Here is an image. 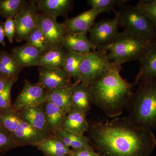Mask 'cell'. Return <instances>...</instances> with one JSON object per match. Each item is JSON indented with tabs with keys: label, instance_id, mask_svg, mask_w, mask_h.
Returning <instances> with one entry per match:
<instances>
[{
	"label": "cell",
	"instance_id": "obj_1",
	"mask_svg": "<svg viewBox=\"0 0 156 156\" xmlns=\"http://www.w3.org/2000/svg\"><path fill=\"white\" fill-rule=\"evenodd\" d=\"M89 131L90 144L101 156H151L156 146L152 130L128 116L93 122Z\"/></svg>",
	"mask_w": 156,
	"mask_h": 156
},
{
	"label": "cell",
	"instance_id": "obj_2",
	"mask_svg": "<svg viewBox=\"0 0 156 156\" xmlns=\"http://www.w3.org/2000/svg\"><path fill=\"white\" fill-rule=\"evenodd\" d=\"M121 69V65L114 64L90 85L92 103L112 118L122 114L134 93V84L122 77Z\"/></svg>",
	"mask_w": 156,
	"mask_h": 156
},
{
	"label": "cell",
	"instance_id": "obj_3",
	"mask_svg": "<svg viewBox=\"0 0 156 156\" xmlns=\"http://www.w3.org/2000/svg\"><path fill=\"white\" fill-rule=\"evenodd\" d=\"M127 106L128 117L135 124L147 129H156V79L140 81Z\"/></svg>",
	"mask_w": 156,
	"mask_h": 156
},
{
	"label": "cell",
	"instance_id": "obj_4",
	"mask_svg": "<svg viewBox=\"0 0 156 156\" xmlns=\"http://www.w3.org/2000/svg\"><path fill=\"white\" fill-rule=\"evenodd\" d=\"M153 41L144 40L124 30L110 44L97 50H105L111 62L122 65L139 60Z\"/></svg>",
	"mask_w": 156,
	"mask_h": 156
},
{
	"label": "cell",
	"instance_id": "obj_5",
	"mask_svg": "<svg viewBox=\"0 0 156 156\" xmlns=\"http://www.w3.org/2000/svg\"><path fill=\"white\" fill-rule=\"evenodd\" d=\"M119 11V25L130 34L147 40L156 39L154 25L136 6H120Z\"/></svg>",
	"mask_w": 156,
	"mask_h": 156
},
{
	"label": "cell",
	"instance_id": "obj_6",
	"mask_svg": "<svg viewBox=\"0 0 156 156\" xmlns=\"http://www.w3.org/2000/svg\"><path fill=\"white\" fill-rule=\"evenodd\" d=\"M114 64L108 60L105 50L92 51L85 56L82 60L76 82H82L90 86Z\"/></svg>",
	"mask_w": 156,
	"mask_h": 156
},
{
	"label": "cell",
	"instance_id": "obj_7",
	"mask_svg": "<svg viewBox=\"0 0 156 156\" xmlns=\"http://www.w3.org/2000/svg\"><path fill=\"white\" fill-rule=\"evenodd\" d=\"M48 92L39 82L24 81V86L17 96L12 108L20 112L25 109L43 105L48 100Z\"/></svg>",
	"mask_w": 156,
	"mask_h": 156
},
{
	"label": "cell",
	"instance_id": "obj_8",
	"mask_svg": "<svg viewBox=\"0 0 156 156\" xmlns=\"http://www.w3.org/2000/svg\"><path fill=\"white\" fill-rule=\"evenodd\" d=\"M119 11L112 19L100 20L95 23L89 30V40L96 50L103 48L112 42L119 34Z\"/></svg>",
	"mask_w": 156,
	"mask_h": 156
},
{
	"label": "cell",
	"instance_id": "obj_9",
	"mask_svg": "<svg viewBox=\"0 0 156 156\" xmlns=\"http://www.w3.org/2000/svg\"><path fill=\"white\" fill-rule=\"evenodd\" d=\"M34 1H27L22 11L14 20L16 24L15 39L26 41L30 34L37 27L40 14Z\"/></svg>",
	"mask_w": 156,
	"mask_h": 156
},
{
	"label": "cell",
	"instance_id": "obj_10",
	"mask_svg": "<svg viewBox=\"0 0 156 156\" xmlns=\"http://www.w3.org/2000/svg\"><path fill=\"white\" fill-rule=\"evenodd\" d=\"M37 27L44 36L49 49L62 47L66 32L62 23H59L52 17L40 14Z\"/></svg>",
	"mask_w": 156,
	"mask_h": 156
},
{
	"label": "cell",
	"instance_id": "obj_11",
	"mask_svg": "<svg viewBox=\"0 0 156 156\" xmlns=\"http://www.w3.org/2000/svg\"><path fill=\"white\" fill-rule=\"evenodd\" d=\"M105 12L103 10L91 8L76 17L66 20L62 23L66 32L75 34H87L99 14Z\"/></svg>",
	"mask_w": 156,
	"mask_h": 156
},
{
	"label": "cell",
	"instance_id": "obj_12",
	"mask_svg": "<svg viewBox=\"0 0 156 156\" xmlns=\"http://www.w3.org/2000/svg\"><path fill=\"white\" fill-rule=\"evenodd\" d=\"M12 135L14 142L18 147L27 145L36 147L50 136L37 130L22 119Z\"/></svg>",
	"mask_w": 156,
	"mask_h": 156
},
{
	"label": "cell",
	"instance_id": "obj_13",
	"mask_svg": "<svg viewBox=\"0 0 156 156\" xmlns=\"http://www.w3.org/2000/svg\"><path fill=\"white\" fill-rule=\"evenodd\" d=\"M39 83L48 92L71 85V77L62 68H41L39 71Z\"/></svg>",
	"mask_w": 156,
	"mask_h": 156
},
{
	"label": "cell",
	"instance_id": "obj_14",
	"mask_svg": "<svg viewBox=\"0 0 156 156\" xmlns=\"http://www.w3.org/2000/svg\"><path fill=\"white\" fill-rule=\"evenodd\" d=\"M140 66L134 85L145 79H156V39L151 42L139 60Z\"/></svg>",
	"mask_w": 156,
	"mask_h": 156
},
{
	"label": "cell",
	"instance_id": "obj_15",
	"mask_svg": "<svg viewBox=\"0 0 156 156\" xmlns=\"http://www.w3.org/2000/svg\"><path fill=\"white\" fill-rule=\"evenodd\" d=\"M62 47L67 51L83 56H86L92 52V50H96L87 37V34L66 33Z\"/></svg>",
	"mask_w": 156,
	"mask_h": 156
},
{
	"label": "cell",
	"instance_id": "obj_16",
	"mask_svg": "<svg viewBox=\"0 0 156 156\" xmlns=\"http://www.w3.org/2000/svg\"><path fill=\"white\" fill-rule=\"evenodd\" d=\"M39 11L48 17L57 19L58 16L66 17L73 9L72 0H36Z\"/></svg>",
	"mask_w": 156,
	"mask_h": 156
},
{
	"label": "cell",
	"instance_id": "obj_17",
	"mask_svg": "<svg viewBox=\"0 0 156 156\" xmlns=\"http://www.w3.org/2000/svg\"><path fill=\"white\" fill-rule=\"evenodd\" d=\"M11 54L22 69L39 66L43 54L37 49L27 43L13 48Z\"/></svg>",
	"mask_w": 156,
	"mask_h": 156
},
{
	"label": "cell",
	"instance_id": "obj_18",
	"mask_svg": "<svg viewBox=\"0 0 156 156\" xmlns=\"http://www.w3.org/2000/svg\"><path fill=\"white\" fill-rule=\"evenodd\" d=\"M72 109L88 113L91 107L90 86L82 82L71 84Z\"/></svg>",
	"mask_w": 156,
	"mask_h": 156
},
{
	"label": "cell",
	"instance_id": "obj_19",
	"mask_svg": "<svg viewBox=\"0 0 156 156\" xmlns=\"http://www.w3.org/2000/svg\"><path fill=\"white\" fill-rule=\"evenodd\" d=\"M19 112L23 120L37 130L50 136L53 135L48 127L43 105L29 108Z\"/></svg>",
	"mask_w": 156,
	"mask_h": 156
},
{
	"label": "cell",
	"instance_id": "obj_20",
	"mask_svg": "<svg viewBox=\"0 0 156 156\" xmlns=\"http://www.w3.org/2000/svg\"><path fill=\"white\" fill-rule=\"evenodd\" d=\"M87 114L85 112L72 109L66 114L62 130L77 135H84L89 129Z\"/></svg>",
	"mask_w": 156,
	"mask_h": 156
},
{
	"label": "cell",
	"instance_id": "obj_21",
	"mask_svg": "<svg viewBox=\"0 0 156 156\" xmlns=\"http://www.w3.org/2000/svg\"><path fill=\"white\" fill-rule=\"evenodd\" d=\"M22 69L11 53L0 51V77L17 81Z\"/></svg>",
	"mask_w": 156,
	"mask_h": 156
},
{
	"label": "cell",
	"instance_id": "obj_22",
	"mask_svg": "<svg viewBox=\"0 0 156 156\" xmlns=\"http://www.w3.org/2000/svg\"><path fill=\"white\" fill-rule=\"evenodd\" d=\"M43 106L48 127L54 135L57 131L62 130L67 113L48 100L43 105Z\"/></svg>",
	"mask_w": 156,
	"mask_h": 156
},
{
	"label": "cell",
	"instance_id": "obj_23",
	"mask_svg": "<svg viewBox=\"0 0 156 156\" xmlns=\"http://www.w3.org/2000/svg\"><path fill=\"white\" fill-rule=\"evenodd\" d=\"M35 147L46 156H64L71 153V150L54 135L49 136Z\"/></svg>",
	"mask_w": 156,
	"mask_h": 156
},
{
	"label": "cell",
	"instance_id": "obj_24",
	"mask_svg": "<svg viewBox=\"0 0 156 156\" xmlns=\"http://www.w3.org/2000/svg\"><path fill=\"white\" fill-rule=\"evenodd\" d=\"M66 53L63 47L49 49L42 54L39 66L46 69L62 68Z\"/></svg>",
	"mask_w": 156,
	"mask_h": 156
},
{
	"label": "cell",
	"instance_id": "obj_25",
	"mask_svg": "<svg viewBox=\"0 0 156 156\" xmlns=\"http://www.w3.org/2000/svg\"><path fill=\"white\" fill-rule=\"evenodd\" d=\"M71 85L48 92V100L67 113L72 110Z\"/></svg>",
	"mask_w": 156,
	"mask_h": 156
},
{
	"label": "cell",
	"instance_id": "obj_26",
	"mask_svg": "<svg viewBox=\"0 0 156 156\" xmlns=\"http://www.w3.org/2000/svg\"><path fill=\"white\" fill-rule=\"evenodd\" d=\"M54 135L69 148L70 147L72 148V149L93 148L89 138L84 135H77L64 130L57 131Z\"/></svg>",
	"mask_w": 156,
	"mask_h": 156
},
{
	"label": "cell",
	"instance_id": "obj_27",
	"mask_svg": "<svg viewBox=\"0 0 156 156\" xmlns=\"http://www.w3.org/2000/svg\"><path fill=\"white\" fill-rule=\"evenodd\" d=\"M21 120L19 112L14 110L12 107L0 109V126L11 134L17 129Z\"/></svg>",
	"mask_w": 156,
	"mask_h": 156
},
{
	"label": "cell",
	"instance_id": "obj_28",
	"mask_svg": "<svg viewBox=\"0 0 156 156\" xmlns=\"http://www.w3.org/2000/svg\"><path fill=\"white\" fill-rule=\"evenodd\" d=\"M27 2L26 0H0V16L6 19H14Z\"/></svg>",
	"mask_w": 156,
	"mask_h": 156
},
{
	"label": "cell",
	"instance_id": "obj_29",
	"mask_svg": "<svg viewBox=\"0 0 156 156\" xmlns=\"http://www.w3.org/2000/svg\"><path fill=\"white\" fill-rule=\"evenodd\" d=\"M85 56L67 51L62 69L70 76L76 80L79 75V70L82 60Z\"/></svg>",
	"mask_w": 156,
	"mask_h": 156
},
{
	"label": "cell",
	"instance_id": "obj_30",
	"mask_svg": "<svg viewBox=\"0 0 156 156\" xmlns=\"http://www.w3.org/2000/svg\"><path fill=\"white\" fill-rule=\"evenodd\" d=\"M26 41L37 49L42 54L49 50L44 36L37 27L29 34Z\"/></svg>",
	"mask_w": 156,
	"mask_h": 156
},
{
	"label": "cell",
	"instance_id": "obj_31",
	"mask_svg": "<svg viewBox=\"0 0 156 156\" xmlns=\"http://www.w3.org/2000/svg\"><path fill=\"white\" fill-rule=\"evenodd\" d=\"M135 6L156 25V0H140Z\"/></svg>",
	"mask_w": 156,
	"mask_h": 156
},
{
	"label": "cell",
	"instance_id": "obj_32",
	"mask_svg": "<svg viewBox=\"0 0 156 156\" xmlns=\"http://www.w3.org/2000/svg\"><path fill=\"white\" fill-rule=\"evenodd\" d=\"M18 147L13 139L12 134L0 126V155Z\"/></svg>",
	"mask_w": 156,
	"mask_h": 156
},
{
	"label": "cell",
	"instance_id": "obj_33",
	"mask_svg": "<svg viewBox=\"0 0 156 156\" xmlns=\"http://www.w3.org/2000/svg\"><path fill=\"white\" fill-rule=\"evenodd\" d=\"M126 1L118 0H88L87 4L91 6V8H94L103 10L105 12H108L113 10L116 5H124Z\"/></svg>",
	"mask_w": 156,
	"mask_h": 156
},
{
	"label": "cell",
	"instance_id": "obj_34",
	"mask_svg": "<svg viewBox=\"0 0 156 156\" xmlns=\"http://www.w3.org/2000/svg\"><path fill=\"white\" fill-rule=\"evenodd\" d=\"M16 81H8L3 90L0 92V109L9 108L12 107L11 92L12 87Z\"/></svg>",
	"mask_w": 156,
	"mask_h": 156
},
{
	"label": "cell",
	"instance_id": "obj_35",
	"mask_svg": "<svg viewBox=\"0 0 156 156\" xmlns=\"http://www.w3.org/2000/svg\"><path fill=\"white\" fill-rule=\"evenodd\" d=\"M3 25L5 37L10 44H13L16 33V24L15 20L12 18L7 19Z\"/></svg>",
	"mask_w": 156,
	"mask_h": 156
},
{
	"label": "cell",
	"instance_id": "obj_36",
	"mask_svg": "<svg viewBox=\"0 0 156 156\" xmlns=\"http://www.w3.org/2000/svg\"><path fill=\"white\" fill-rule=\"evenodd\" d=\"M73 156H101L93 148H82L71 150Z\"/></svg>",
	"mask_w": 156,
	"mask_h": 156
},
{
	"label": "cell",
	"instance_id": "obj_37",
	"mask_svg": "<svg viewBox=\"0 0 156 156\" xmlns=\"http://www.w3.org/2000/svg\"><path fill=\"white\" fill-rule=\"evenodd\" d=\"M4 23L0 22V44L3 47H5V36L4 29Z\"/></svg>",
	"mask_w": 156,
	"mask_h": 156
},
{
	"label": "cell",
	"instance_id": "obj_38",
	"mask_svg": "<svg viewBox=\"0 0 156 156\" xmlns=\"http://www.w3.org/2000/svg\"><path fill=\"white\" fill-rule=\"evenodd\" d=\"M8 80L4 78L0 77V92L3 90L8 82Z\"/></svg>",
	"mask_w": 156,
	"mask_h": 156
},
{
	"label": "cell",
	"instance_id": "obj_39",
	"mask_svg": "<svg viewBox=\"0 0 156 156\" xmlns=\"http://www.w3.org/2000/svg\"><path fill=\"white\" fill-rule=\"evenodd\" d=\"M64 156H73V155L71 154V153L70 154H69L66 155H65Z\"/></svg>",
	"mask_w": 156,
	"mask_h": 156
},
{
	"label": "cell",
	"instance_id": "obj_40",
	"mask_svg": "<svg viewBox=\"0 0 156 156\" xmlns=\"http://www.w3.org/2000/svg\"><path fill=\"white\" fill-rule=\"evenodd\" d=\"M155 31H156V25H155Z\"/></svg>",
	"mask_w": 156,
	"mask_h": 156
}]
</instances>
